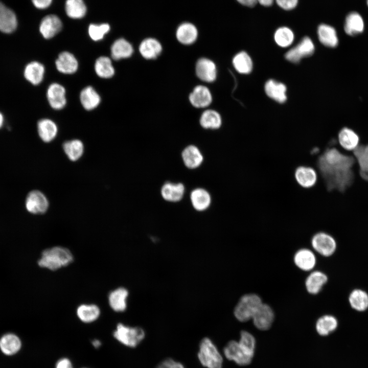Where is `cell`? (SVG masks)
I'll use <instances>...</instances> for the list:
<instances>
[{
    "label": "cell",
    "instance_id": "obj_22",
    "mask_svg": "<svg viewBox=\"0 0 368 368\" xmlns=\"http://www.w3.org/2000/svg\"><path fill=\"white\" fill-rule=\"evenodd\" d=\"M352 154L356 159L360 177L368 181V144H360Z\"/></svg>",
    "mask_w": 368,
    "mask_h": 368
},
{
    "label": "cell",
    "instance_id": "obj_26",
    "mask_svg": "<svg viewBox=\"0 0 368 368\" xmlns=\"http://www.w3.org/2000/svg\"><path fill=\"white\" fill-rule=\"evenodd\" d=\"M328 281L327 275L320 271H314L307 277L305 287L307 291L312 294L318 293Z\"/></svg>",
    "mask_w": 368,
    "mask_h": 368
},
{
    "label": "cell",
    "instance_id": "obj_34",
    "mask_svg": "<svg viewBox=\"0 0 368 368\" xmlns=\"http://www.w3.org/2000/svg\"><path fill=\"white\" fill-rule=\"evenodd\" d=\"M80 99L83 107L90 110L97 107L100 103L101 98L98 93L91 86H87L82 90Z\"/></svg>",
    "mask_w": 368,
    "mask_h": 368
},
{
    "label": "cell",
    "instance_id": "obj_45",
    "mask_svg": "<svg viewBox=\"0 0 368 368\" xmlns=\"http://www.w3.org/2000/svg\"><path fill=\"white\" fill-rule=\"evenodd\" d=\"M110 30V26L108 24L100 25L90 24L88 31L90 37L94 41H98L103 38L104 35Z\"/></svg>",
    "mask_w": 368,
    "mask_h": 368
},
{
    "label": "cell",
    "instance_id": "obj_2",
    "mask_svg": "<svg viewBox=\"0 0 368 368\" xmlns=\"http://www.w3.org/2000/svg\"><path fill=\"white\" fill-rule=\"evenodd\" d=\"M73 260L74 257L70 249L56 246L44 250L38 264L41 267L54 271L69 265Z\"/></svg>",
    "mask_w": 368,
    "mask_h": 368
},
{
    "label": "cell",
    "instance_id": "obj_5",
    "mask_svg": "<svg viewBox=\"0 0 368 368\" xmlns=\"http://www.w3.org/2000/svg\"><path fill=\"white\" fill-rule=\"evenodd\" d=\"M113 335L114 337L122 344L129 347L134 348L143 340L145 333L140 327H132L119 323L117 325Z\"/></svg>",
    "mask_w": 368,
    "mask_h": 368
},
{
    "label": "cell",
    "instance_id": "obj_50",
    "mask_svg": "<svg viewBox=\"0 0 368 368\" xmlns=\"http://www.w3.org/2000/svg\"><path fill=\"white\" fill-rule=\"evenodd\" d=\"M56 368H73L71 361L67 358L60 359L57 363Z\"/></svg>",
    "mask_w": 368,
    "mask_h": 368
},
{
    "label": "cell",
    "instance_id": "obj_1",
    "mask_svg": "<svg viewBox=\"0 0 368 368\" xmlns=\"http://www.w3.org/2000/svg\"><path fill=\"white\" fill-rule=\"evenodd\" d=\"M316 166L328 192H344L354 182L358 172L352 152L328 147L318 156Z\"/></svg>",
    "mask_w": 368,
    "mask_h": 368
},
{
    "label": "cell",
    "instance_id": "obj_20",
    "mask_svg": "<svg viewBox=\"0 0 368 368\" xmlns=\"http://www.w3.org/2000/svg\"><path fill=\"white\" fill-rule=\"evenodd\" d=\"M191 104L196 108H204L210 105L212 96L209 89L204 85H197L189 96Z\"/></svg>",
    "mask_w": 368,
    "mask_h": 368
},
{
    "label": "cell",
    "instance_id": "obj_7",
    "mask_svg": "<svg viewBox=\"0 0 368 368\" xmlns=\"http://www.w3.org/2000/svg\"><path fill=\"white\" fill-rule=\"evenodd\" d=\"M311 243L313 248L319 254L324 257H330L335 251L337 243L331 234L319 232L312 237Z\"/></svg>",
    "mask_w": 368,
    "mask_h": 368
},
{
    "label": "cell",
    "instance_id": "obj_44",
    "mask_svg": "<svg viewBox=\"0 0 368 368\" xmlns=\"http://www.w3.org/2000/svg\"><path fill=\"white\" fill-rule=\"evenodd\" d=\"M294 37L292 31L286 27L278 28L274 35L275 42L278 45L283 48L289 46L293 41Z\"/></svg>",
    "mask_w": 368,
    "mask_h": 368
},
{
    "label": "cell",
    "instance_id": "obj_8",
    "mask_svg": "<svg viewBox=\"0 0 368 368\" xmlns=\"http://www.w3.org/2000/svg\"><path fill=\"white\" fill-rule=\"evenodd\" d=\"M314 51V45L308 37H304L294 47L285 54L286 59L293 63H298L301 59L311 55Z\"/></svg>",
    "mask_w": 368,
    "mask_h": 368
},
{
    "label": "cell",
    "instance_id": "obj_11",
    "mask_svg": "<svg viewBox=\"0 0 368 368\" xmlns=\"http://www.w3.org/2000/svg\"><path fill=\"white\" fill-rule=\"evenodd\" d=\"M364 29V20L360 13L352 11L347 14L344 18L343 29L348 35H358L363 32Z\"/></svg>",
    "mask_w": 368,
    "mask_h": 368
},
{
    "label": "cell",
    "instance_id": "obj_31",
    "mask_svg": "<svg viewBox=\"0 0 368 368\" xmlns=\"http://www.w3.org/2000/svg\"><path fill=\"white\" fill-rule=\"evenodd\" d=\"M265 90L268 97L277 102L284 103L286 100V87L282 83L269 80L265 84Z\"/></svg>",
    "mask_w": 368,
    "mask_h": 368
},
{
    "label": "cell",
    "instance_id": "obj_19",
    "mask_svg": "<svg viewBox=\"0 0 368 368\" xmlns=\"http://www.w3.org/2000/svg\"><path fill=\"white\" fill-rule=\"evenodd\" d=\"M17 20L15 14L10 8L0 2V31L11 33L16 29Z\"/></svg>",
    "mask_w": 368,
    "mask_h": 368
},
{
    "label": "cell",
    "instance_id": "obj_24",
    "mask_svg": "<svg viewBox=\"0 0 368 368\" xmlns=\"http://www.w3.org/2000/svg\"><path fill=\"white\" fill-rule=\"evenodd\" d=\"M317 34L320 42L329 48L336 47L339 42L336 29L331 25L322 24L318 26Z\"/></svg>",
    "mask_w": 368,
    "mask_h": 368
},
{
    "label": "cell",
    "instance_id": "obj_9",
    "mask_svg": "<svg viewBox=\"0 0 368 368\" xmlns=\"http://www.w3.org/2000/svg\"><path fill=\"white\" fill-rule=\"evenodd\" d=\"M337 141L339 146L343 151L352 152L360 145V137L355 130L344 127L338 132Z\"/></svg>",
    "mask_w": 368,
    "mask_h": 368
},
{
    "label": "cell",
    "instance_id": "obj_49",
    "mask_svg": "<svg viewBox=\"0 0 368 368\" xmlns=\"http://www.w3.org/2000/svg\"><path fill=\"white\" fill-rule=\"evenodd\" d=\"M32 2L36 8L43 9L50 6L52 0H32Z\"/></svg>",
    "mask_w": 368,
    "mask_h": 368
},
{
    "label": "cell",
    "instance_id": "obj_18",
    "mask_svg": "<svg viewBox=\"0 0 368 368\" xmlns=\"http://www.w3.org/2000/svg\"><path fill=\"white\" fill-rule=\"evenodd\" d=\"M198 32L192 23L185 22L180 24L176 31V37L182 44L190 45L195 42L198 37Z\"/></svg>",
    "mask_w": 368,
    "mask_h": 368
},
{
    "label": "cell",
    "instance_id": "obj_51",
    "mask_svg": "<svg viewBox=\"0 0 368 368\" xmlns=\"http://www.w3.org/2000/svg\"><path fill=\"white\" fill-rule=\"evenodd\" d=\"M238 3H239L240 4L249 7H252L256 5L257 4V0H236Z\"/></svg>",
    "mask_w": 368,
    "mask_h": 368
},
{
    "label": "cell",
    "instance_id": "obj_43",
    "mask_svg": "<svg viewBox=\"0 0 368 368\" xmlns=\"http://www.w3.org/2000/svg\"><path fill=\"white\" fill-rule=\"evenodd\" d=\"M236 70L241 74H248L252 68V62L249 56L245 52L237 54L233 59Z\"/></svg>",
    "mask_w": 368,
    "mask_h": 368
},
{
    "label": "cell",
    "instance_id": "obj_36",
    "mask_svg": "<svg viewBox=\"0 0 368 368\" xmlns=\"http://www.w3.org/2000/svg\"><path fill=\"white\" fill-rule=\"evenodd\" d=\"M338 326L336 318L332 315H325L316 321L315 328L318 334L327 336L334 331Z\"/></svg>",
    "mask_w": 368,
    "mask_h": 368
},
{
    "label": "cell",
    "instance_id": "obj_32",
    "mask_svg": "<svg viewBox=\"0 0 368 368\" xmlns=\"http://www.w3.org/2000/svg\"><path fill=\"white\" fill-rule=\"evenodd\" d=\"M38 134L44 142H50L56 137L57 133V127L51 120L43 119L39 120L37 123Z\"/></svg>",
    "mask_w": 368,
    "mask_h": 368
},
{
    "label": "cell",
    "instance_id": "obj_52",
    "mask_svg": "<svg viewBox=\"0 0 368 368\" xmlns=\"http://www.w3.org/2000/svg\"><path fill=\"white\" fill-rule=\"evenodd\" d=\"M274 0H257V2L261 5L265 7H269L272 5Z\"/></svg>",
    "mask_w": 368,
    "mask_h": 368
},
{
    "label": "cell",
    "instance_id": "obj_37",
    "mask_svg": "<svg viewBox=\"0 0 368 368\" xmlns=\"http://www.w3.org/2000/svg\"><path fill=\"white\" fill-rule=\"evenodd\" d=\"M349 302L351 307L356 311H365L368 308V294L364 290L355 289L350 293Z\"/></svg>",
    "mask_w": 368,
    "mask_h": 368
},
{
    "label": "cell",
    "instance_id": "obj_42",
    "mask_svg": "<svg viewBox=\"0 0 368 368\" xmlns=\"http://www.w3.org/2000/svg\"><path fill=\"white\" fill-rule=\"evenodd\" d=\"M63 148L68 158L72 161L78 160L84 151L83 144L79 140H73L64 142Z\"/></svg>",
    "mask_w": 368,
    "mask_h": 368
},
{
    "label": "cell",
    "instance_id": "obj_27",
    "mask_svg": "<svg viewBox=\"0 0 368 368\" xmlns=\"http://www.w3.org/2000/svg\"><path fill=\"white\" fill-rule=\"evenodd\" d=\"M44 71L43 64L37 61H32L26 66L24 76L32 84L38 85L42 81Z\"/></svg>",
    "mask_w": 368,
    "mask_h": 368
},
{
    "label": "cell",
    "instance_id": "obj_6",
    "mask_svg": "<svg viewBox=\"0 0 368 368\" xmlns=\"http://www.w3.org/2000/svg\"><path fill=\"white\" fill-rule=\"evenodd\" d=\"M223 352L227 359L233 360L240 365L249 364L254 355V351L248 349L235 340L229 341L224 347Z\"/></svg>",
    "mask_w": 368,
    "mask_h": 368
},
{
    "label": "cell",
    "instance_id": "obj_13",
    "mask_svg": "<svg viewBox=\"0 0 368 368\" xmlns=\"http://www.w3.org/2000/svg\"><path fill=\"white\" fill-rule=\"evenodd\" d=\"M294 178L302 188L309 189L315 185L317 174L315 169L311 167L300 166L294 171Z\"/></svg>",
    "mask_w": 368,
    "mask_h": 368
},
{
    "label": "cell",
    "instance_id": "obj_30",
    "mask_svg": "<svg viewBox=\"0 0 368 368\" xmlns=\"http://www.w3.org/2000/svg\"><path fill=\"white\" fill-rule=\"evenodd\" d=\"M133 49L130 42L124 38L116 40L111 47V55L114 60L127 58L131 56Z\"/></svg>",
    "mask_w": 368,
    "mask_h": 368
},
{
    "label": "cell",
    "instance_id": "obj_35",
    "mask_svg": "<svg viewBox=\"0 0 368 368\" xmlns=\"http://www.w3.org/2000/svg\"><path fill=\"white\" fill-rule=\"evenodd\" d=\"M190 198L193 206L198 211H202L206 209L211 201L209 193L202 188H197L193 190L190 195Z\"/></svg>",
    "mask_w": 368,
    "mask_h": 368
},
{
    "label": "cell",
    "instance_id": "obj_16",
    "mask_svg": "<svg viewBox=\"0 0 368 368\" xmlns=\"http://www.w3.org/2000/svg\"><path fill=\"white\" fill-rule=\"evenodd\" d=\"M47 98L50 106L54 109L59 110L66 104L65 89L61 85L54 83L47 90Z\"/></svg>",
    "mask_w": 368,
    "mask_h": 368
},
{
    "label": "cell",
    "instance_id": "obj_55",
    "mask_svg": "<svg viewBox=\"0 0 368 368\" xmlns=\"http://www.w3.org/2000/svg\"><path fill=\"white\" fill-rule=\"evenodd\" d=\"M366 4L368 7V0H366Z\"/></svg>",
    "mask_w": 368,
    "mask_h": 368
},
{
    "label": "cell",
    "instance_id": "obj_28",
    "mask_svg": "<svg viewBox=\"0 0 368 368\" xmlns=\"http://www.w3.org/2000/svg\"><path fill=\"white\" fill-rule=\"evenodd\" d=\"M181 156L185 165L190 169L199 167L203 159L200 150L194 145H190L185 148L182 152Z\"/></svg>",
    "mask_w": 368,
    "mask_h": 368
},
{
    "label": "cell",
    "instance_id": "obj_33",
    "mask_svg": "<svg viewBox=\"0 0 368 368\" xmlns=\"http://www.w3.org/2000/svg\"><path fill=\"white\" fill-rule=\"evenodd\" d=\"M76 313L81 321L90 323L98 318L100 315V309L95 304H81L78 307Z\"/></svg>",
    "mask_w": 368,
    "mask_h": 368
},
{
    "label": "cell",
    "instance_id": "obj_40",
    "mask_svg": "<svg viewBox=\"0 0 368 368\" xmlns=\"http://www.w3.org/2000/svg\"><path fill=\"white\" fill-rule=\"evenodd\" d=\"M95 70L98 76L103 78H109L114 74V68L109 58L101 56L98 58L95 64Z\"/></svg>",
    "mask_w": 368,
    "mask_h": 368
},
{
    "label": "cell",
    "instance_id": "obj_3",
    "mask_svg": "<svg viewBox=\"0 0 368 368\" xmlns=\"http://www.w3.org/2000/svg\"><path fill=\"white\" fill-rule=\"evenodd\" d=\"M262 304L261 297L255 293L243 295L234 309V315L241 322L251 319L254 314Z\"/></svg>",
    "mask_w": 368,
    "mask_h": 368
},
{
    "label": "cell",
    "instance_id": "obj_41",
    "mask_svg": "<svg viewBox=\"0 0 368 368\" xmlns=\"http://www.w3.org/2000/svg\"><path fill=\"white\" fill-rule=\"evenodd\" d=\"M65 11L70 18H81L86 14V7L83 0H66Z\"/></svg>",
    "mask_w": 368,
    "mask_h": 368
},
{
    "label": "cell",
    "instance_id": "obj_14",
    "mask_svg": "<svg viewBox=\"0 0 368 368\" xmlns=\"http://www.w3.org/2000/svg\"><path fill=\"white\" fill-rule=\"evenodd\" d=\"M196 74L202 81L206 82L214 81L217 77V69L214 62L205 58H200L196 64Z\"/></svg>",
    "mask_w": 368,
    "mask_h": 368
},
{
    "label": "cell",
    "instance_id": "obj_25",
    "mask_svg": "<svg viewBox=\"0 0 368 368\" xmlns=\"http://www.w3.org/2000/svg\"><path fill=\"white\" fill-rule=\"evenodd\" d=\"M162 46L158 40L154 38L144 39L139 46V51L142 56L147 59L157 58L161 53Z\"/></svg>",
    "mask_w": 368,
    "mask_h": 368
},
{
    "label": "cell",
    "instance_id": "obj_12",
    "mask_svg": "<svg viewBox=\"0 0 368 368\" xmlns=\"http://www.w3.org/2000/svg\"><path fill=\"white\" fill-rule=\"evenodd\" d=\"M26 206L29 212L40 214L47 211L49 207V202L42 193L35 190L28 194L26 199Z\"/></svg>",
    "mask_w": 368,
    "mask_h": 368
},
{
    "label": "cell",
    "instance_id": "obj_23",
    "mask_svg": "<svg viewBox=\"0 0 368 368\" xmlns=\"http://www.w3.org/2000/svg\"><path fill=\"white\" fill-rule=\"evenodd\" d=\"M57 69L60 73L71 74L75 73L78 67V61L71 53H61L55 61Z\"/></svg>",
    "mask_w": 368,
    "mask_h": 368
},
{
    "label": "cell",
    "instance_id": "obj_15",
    "mask_svg": "<svg viewBox=\"0 0 368 368\" xmlns=\"http://www.w3.org/2000/svg\"><path fill=\"white\" fill-rule=\"evenodd\" d=\"M62 24L61 19L57 15L51 14L45 16L42 19L39 31L45 39L53 37L61 30Z\"/></svg>",
    "mask_w": 368,
    "mask_h": 368
},
{
    "label": "cell",
    "instance_id": "obj_53",
    "mask_svg": "<svg viewBox=\"0 0 368 368\" xmlns=\"http://www.w3.org/2000/svg\"><path fill=\"white\" fill-rule=\"evenodd\" d=\"M92 344L95 348H98L101 345V342L99 340H94L92 342Z\"/></svg>",
    "mask_w": 368,
    "mask_h": 368
},
{
    "label": "cell",
    "instance_id": "obj_17",
    "mask_svg": "<svg viewBox=\"0 0 368 368\" xmlns=\"http://www.w3.org/2000/svg\"><path fill=\"white\" fill-rule=\"evenodd\" d=\"M128 290L124 287H118L109 293L108 296L110 308L118 312H123L127 307Z\"/></svg>",
    "mask_w": 368,
    "mask_h": 368
},
{
    "label": "cell",
    "instance_id": "obj_29",
    "mask_svg": "<svg viewBox=\"0 0 368 368\" xmlns=\"http://www.w3.org/2000/svg\"><path fill=\"white\" fill-rule=\"evenodd\" d=\"M185 187L181 183H173L167 182L161 189V195L163 198L167 201L176 202L183 197Z\"/></svg>",
    "mask_w": 368,
    "mask_h": 368
},
{
    "label": "cell",
    "instance_id": "obj_10",
    "mask_svg": "<svg viewBox=\"0 0 368 368\" xmlns=\"http://www.w3.org/2000/svg\"><path fill=\"white\" fill-rule=\"evenodd\" d=\"M274 318V314L271 307L268 305L262 303L251 319L257 329L260 330H266L271 326Z\"/></svg>",
    "mask_w": 368,
    "mask_h": 368
},
{
    "label": "cell",
    "instance_id": "obj_4",
    "mask_svg": "<svg viewBox=\"0 0 368 368\" xmlns=\"http://www.w3.org/2000/svg\"><path fill=\"white\" fill-rule=\"evenodd\" d=\"M201 364L208 368H222L223 359L217 348L207 337L203 338L200 342L198 353Z\"/></svg>",
    "mask_w": 368,
    "mask_h": 368
},
{
    "label": "cell",
    "instance_id": "obj_46",
    "mask_svg": "<svg viewBox=\"0 0 368 368\" xmlns=\"http://www.w3.org/2000/svg\"><path fill=\"white\" fill-rule=\"evenodd\" d=\"M239 342L249 350L255 351V338L249 332L246 331H241Z\"/></svg>",
    "mask_w": 368,
    "mask_h": 368
},
{
    "label": "cell",
    "instance_id": "obj_54",
    "mask_svg": "<svg viewBox=\"0 0 368 368\" xmlns=\"http://www.w3.org/2000/svg\"><path fill=\"white\" fill-rule=\"evenodd\" d=\"M4 123V117L1 112H0V128L2 127Z\"/></svg>",
    "mask_w": 368,
    "mask_h": 368
},
{
    "label": "cell",
    "instance_id": "obj_21",
    "mask_svg": "<svg viewBox=\"0 0 368 368\" xmlns=\"http://www.w3.org/2000/svg\"><path fill=\"white\" fill-rule=\"evenodd\" d=\"M294 262L295 265L304 271H310L315 267L316 259L314 252L308 248H302L294 254Z\"/></svg>",
    "mask_w": 368,
    "mask_h": 368
},
{
    "label": "cell",
    "instance_id": "obj_48",
    "mask_svg": "<svg viewBox=\"0 0 368 368\" xmlns=\"http://www.w3.org/2000/svg\"><path fill=\"white\" fill-rule=\"evenodd\" d=\"M278 5L285 10H290L296 7L298 0H275Z\"/></svg>",
    "mask_w": 368,
    "mask_h": 368
},
{
    "label": "cell",
    "instance_id": "obj_38",
    "mask_svg": "<svg viewBox=\"0 0 368 368\" xmlns=\"http://www.w3.org/2000/svg\"><path fill=\"white\" fill-rule=\"evenodd\" d=\"M20 347V340L14 334H6L0 339V348L6 355H11L15 354L19 350Z\"/></svg>",
    "mask_w": 368,
    "mask_h": 368
},
{
    "label": "cell",
    "instance_id": "obj_39",
    "mask_svg": "<svg viewBox=\"0 0 368 368\" xmlns=\"http://www.w3.org/2000/svg\"><path fill=\"white\" fill-rule=\"evenodd\" d=\"M221 123L220 114L214 110H206L200 117V124L205 129H218L221 126Z\"/></svg>",
    "mask_w": 368,
    "mask_h": 368
},
{
    "label": "cell",
    "instance_id": "obj_47",
    "mask_svg": "<svg viewBox=\"0 0 368 368\" xmlns=\"http://www.w3.org/2000/svg\"><path fill=\"white\" fill-rule=\"evenodd\" d=\"M156 368H185L180 362L174 361L171 358H167L159 363Z\"/></svg>",
    "mask_w": 368,
    "mask_h": 368
}]
</instances>
